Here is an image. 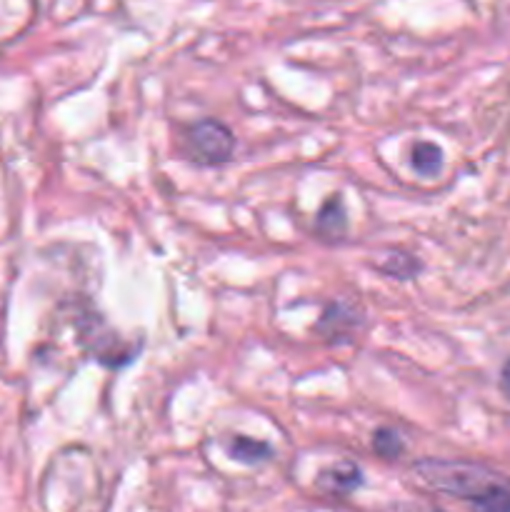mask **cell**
<instances>
[{
	"instance_id": "obj_11",
	"label": "cell",
	"mask_w": 510,
	"mask_h": 512,
	"mask_svg": "<svg viewBox=\"0 0 510 512\" xmlns=\"http://www.w3.org/2000/svg\"><path fill=\"white\" fill-rule=\"evenodd\" d=\"M408 512H443V510H438V508H410Z\"/></svg>"
},
{
	"instance_id": "obj_7",
	"label": "cell",
	"mask_w": 510,
	"mask_h": 512,
	"mask_svg": "<svg viewBox=\"0 0 510 512\" xmlns=\"http://www.w3.org/2000/svg\"><path fill=\"white\" fill-rule=\"evenodd\" d=\"M410 165L420 178H435L443 170V150L428 140H418L410 150Z\"/></svg>"
},
{
	"instance_id": "obj_2",
	"label": "cell",
	"mask_w": 510,
	"mask_h": 512,
	"mask_svg": "<svg viewBox=\"0 0 510 512\" xmlns=\"http://www.w3.org/2000/svg\"><path fill=\"white\" fill-rule=\"evenodd\" d=\"M185 153L193 163L215 168L225 165L235 153V135L225 123L215 118H203L195 125H190L185 133Z\"/></svg>"
},
{
	"instance_id": "obj_10",
	"label": "cell",
	"mask_w": 510,
	"mask_h": 512,
	"mask_svg": "<svg viewBox=\"0 0 510 512\" xmlns=\"http://www.w3.org/2000/svg\"><path fill=\"white\" fill-rule=\"evenodd\" d=\"M500 390H503L505 398L510 400V360H508V363H505L503 373H500Z\"/></svg>"
},
{
	"instance_id": "obj_1",
	"label": "cell",
	"mask_w": 510,
	"mask_h": 512,
	"mask_svg": "<svg viewBox=\"0 0 510 512\" xmlns=\"http://www.w3.org/2000/svg\"><path fill=\"white\" fill-rule=\"evenodd\" d=\"M420 483L458 498L473 512H510V475L475 460L420 458L413 463Z\"/></svg>"
},
{
	"instance_id": "obj_9",
	"label": "cell",
	"mask_w": 510,
	"mask_h": 512,
	"mask_svg": "<svg viewBox=\"0 0 510 512\" xmlns=\"http://www.w3.org/2000/svg\"><path fill=\"white\" fill-rule=\"evenodd\" d=\"M373 450L383 460H398L403 455L405 443L393 428H378L373 433Z\"/></svg>"
},
{
	"instance_id": "obj_3",
	"label": "cell",
	"mask_w": 510,
	"mask_h": 512,
	"mask_svg": "<svg viewBox=\"0 0 510 512\" xmlns=\"http://www.w3.org/2000/svg\"><path fill=\"white\" fill-rule=\"evenodd\" d=\"M363 325V315H360L358 308L348 303H335L325 305L323 315L318 320V335H323L328 343H350L353 335L358 333V328Z\"/></svg>"
},
{
	"instance_id": "obj_5",
	"label": "cell",
	"mask_w": 510,
	"mask_h": 512,
	"mask_svg": "<svg viewBox=\"0 0 510 512\" xmlns=\"http://www.w3.org/2000/svg\"><path fill=\"white\" fill-rule=\"evenodd\" d=\"M318 485L333 495H350L363 485V470L355 463H338L320 473Z\"/></svg>"
},
{
	"instance_id": "obj_8",
	"label": "cell",
	"mask_w": 510,
	"mask_h": 512,
	"mask_svg": "<svg viewBox=\"0 0 510 512\" xmlns=\"http://www.w3.org/2000/svg\"><path fill=\"white\" fill-rule=\"evenodd\" d=\"M420 268H423L420 260L415 258V255L403 253V250H395V253H390L388 258L380 263V270H383L385 275H390V278L395 280H403V283L405 280H413L415 275L420 273Z\"/></svg>"
},
{
	"instance_id": "obj_4",
	"label": "cell",
	"mask_w": 510,
	"mask_h": 512,
	"mask_svg": "<svg viewBox=\"0 0 510 512\" xmlns=\"http://www.w3.org/2000/svg\"><path fill=\"white\" fill-rule=\"evenodd\" d=\"M315 233L323 240H340L348 233V210L340 195H330L315 215Z\"/></svg>"
},
{
	"instance_id": "obj_6",
	"label": "cell",
	"mask_w": 510,
	"mask_h": 512,
	"mask_svg": "<svg viewBox=\"0 0 510 512\" xmlns=\"http://www.w3.org/2000/svg\"><path fill=\"white\" fill-rule=\"evenodd\" d=\"M228 455L240 465H260L273 458V445L248 438V435H235L228 443Z\"/></svg>"
}]
</instances>
